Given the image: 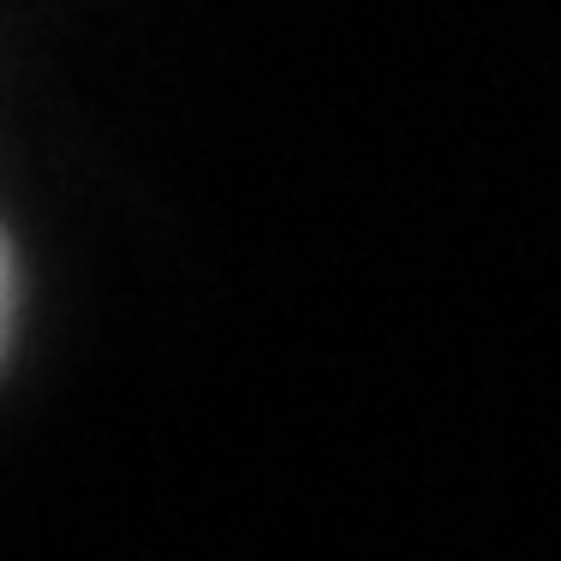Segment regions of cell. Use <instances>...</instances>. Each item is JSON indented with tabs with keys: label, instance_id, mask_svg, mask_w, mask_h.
Instances as JSON below:
<instances>
[{
	"label": "cell",
	"instance_id": "6da1fadb",
	"mask_svg": "<svg viewBox=\"0 0 561 561\" xmlns=\"http://www.w3.org/2000/svg\"><path fill=\"white\" fill-rule=\"evenodd\" d=\"M24 323V270H19V245H12L7 221H0V365H7L12 341Z\"/></svg>",
	"mask_w": 561,
	"mask_h": 561
}]
</instances>
